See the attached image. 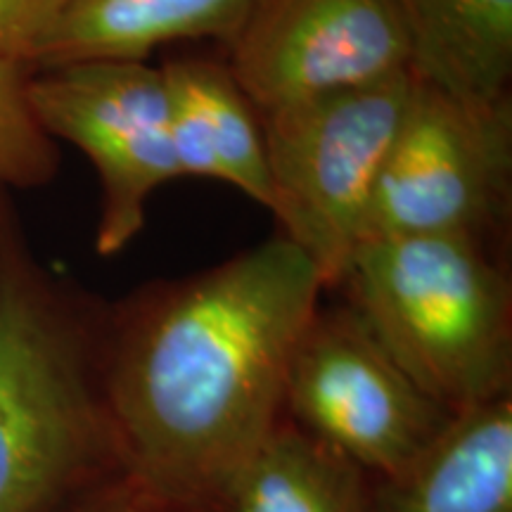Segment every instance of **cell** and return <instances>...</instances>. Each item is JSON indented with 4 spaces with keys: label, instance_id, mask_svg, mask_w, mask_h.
<instances>
[{
    "label": "cell",
    "instance_id": "cell-1",
    "mask_svg": "<svg viewBox=\"0 0 512 512\" xmlns=\"http://www.w3.org/2000/svg\"><path fill=\"white\" fill-rule=\"evenodd\" d=\"M325 290L285 235L107 311L102 384L128 477L219 512L285 418L294 347Z\"/></svg>",
    "mask_w": 512,
    "mask_h": 512
},
{
    "label": "cell",
    "instance_id": "cell-2",
    "mask_svg": "<svg viewBox=\"0 0 512 512\" xmlns=\"http://www.w3.org/2000/svg\"><path fill=\"white\" fill-rule=\"evenodd\" d=\"M105 318L36 264L0 202V512H62L126 475L102 384Z\"/></svg>",
    "mask_w": 512,
    "mask_h": 512
},
{
    "label": "cell",
    "instance_id": "cell-3",
    "mask_svg": "<svg viewBox=\"0 0 512 512\" xmlns=\"http://www.w3.org/2000/svg\"><path fill=\"white\" fill-rule=\"evenodd\" d=\"M342 285L377 342L451 413L512 394V290L482 240H366Z\"/></svg>",
    "mask_w": 512,
    "mask_h": 512
},
{
    "label": "cell",
    "instance_id": "cell-4",
    "mask_svg": "<svg viewBox=\"0 0 512 512\" xmlns=\"http://www.w3.org/2000/svg\"><path fill=\"white\" fill-rule=\"evenodd\" d=\"M415 86L413 72L297 102L264 117L271 214L328 287L366 240L373 197Z\"/></svg>",
    "mask_w": 512,
    "mask_h": 512
},
{
    "label": "cell",
    "instance_id": "cell-5",
    "mask_svg": "<svg viewBox=\"0 0 512 512\" xmlns=\"http://www.w3.org/2000/svg\"><path fill=\"white\" fill-rule=\"evenodd\" d=\"M510 183V98L475 102L415 79L411 105L377 181L366 240H482L508 209Z\"/></svg>",
    "mask_w": 512,
    "mask_h": 512
},
{
    "label": "cell",
    "instance_id": "cell-6",
    "mask_svg": "<svg viewBox=\"0 0 512 512\" xmlns=\"http://www.w3.org/2000/svg\"><path fill=\"white\" fill-rule=\"evenodd\" d=\"M283 413L370 477L413 463L456 415L422 392L349 304L311 316L287 368Z\"/></svg>",
    "mask_w": 512,
    "mask_h": 512
},
{
    "label": "cell",
    "instance_id": "cell-7",
    "mask_svg": "<svg viewBox=\"0 0 512 512\" xmlns=\"http://www.w3.org/2000/svg\"><path fill=\"white\" fill-rule=\"evenodd\" d=\"M29 100L50 138L91 159L100 181L95 249L119 254L143 230L152 192L181 176L162 69L145 62L34 69Z\"/></svg>",
    "mask_w": 512,
    "mask_h": 512
},
{
    "label": "cell",
    "instance_id": "cell-8",
    "mask_svg": "<svg viewBox=\"0 0 512 512\" xmlns=\"http://www.w3.org/2000/svg\"><path fill=\"white\" fill-rule=\"evenodd\" d=\"M228 69L268 114L411 72V43L396 0H254Z\"/></svg>",
    "mask_w": 512,
    "mask_h": 512
},
{
    "label": "cell",
    "instance_id": "cell-9",
    "mask_svg": "<svg viewBox=\"0 0 512 512\" xmlns=\"http://www.w3.org/2000/svg\"><path fill=\"white\" fill-rule=\"evenodd\" d=\"M366 512H512V394L456 413L413 463L370 477Z\"/></svg>",
    "mask_w": 512,
    "mask_h": 512
},
{
    "label": "cell",
    "instance_id": "cell-10",
    "mask_svg": "<svg viewBox=\"0 0 512 512\" xmlns=\"http://www.w3.org/2000/svg\"><path fill=\"white\" fill-rule=\"evenodd\" d=\"M162 76L181 176L216 178L271 207L264 131L230 69L209 60H171Z\"/></svg>",
    "mask_w": 512,
    "mask_h": 512
},
{
    "label": "cell",
    "instance_id": "cell-11",
    "mask_svg": "<svg viewBox=\"0 0 512 512\" xmlns=\"http://www.w3.org/2000/svg\"><path fill=\"white\" fill-rule=\"evenodd\" d=\"M254 0H67L31 67L74 62H145L176 41L233 43Z\"/></svg>",
    "mask_w": 512,
    "mask_h": 512
},
{
    "label": "cell",
    "instance_id": "cell-12",
    "mask_svg": "<svg viewBox=\"0 0 512 512\" xmlns=\"http://www.w3.org/2000/svg\"><path fill=\"white\" fill-rule=\"evenodd\" d=\"M418 81L456 98L508 100L512 0H396Z\"/></svg>",
    "mask_w": 512,
    "mask_h": 512
},
{
    "label": "cell",
    "instance_id": "cell-13",
    "mask_svg": "<svg viewBox=\"0 0 512 512\" xmlns=\"http://www.w3.org/2000/svg\"><path fill=\"white\" fill-rule=\"evenodd\" d=\"M370 475L283 418L223 496L219 512H366Z\"/></svg>",
    "mask_w": 512,
    "mask_h": 512
},
{
    "label": "cell",
    "instance_id": "cell-14",
    "mask_svg": "<svg viewBox=\"0 0 512 512\" xmlns=\"http://www.w3.org/2000/svg\"><path fill=\"white\" fill-rule=\"evenodd\" d=\"M34 67L0 62V202L15 188H38L55 176V140L38 121L29 100Z\"/></svg>",
    "mask_w": 512,
    "mask_h": 512
},
{
    "label": "cell",
    "instance_id": "cell-15",
    "mask_svg": "<svg viewBox=\"0 0 512 512\" xmlns=\"http://www.w3.org/2000/svg\"><path fill=\"white\" fill-rule=\"evenodd\" d=\"M67 0H0V62L31 64Z\"/></svg>",
    "mask_w": 512,
    "mask_h": 512
},
{
    "label": "cell",
    "instance_id": "cell-16",
    "mask_svg": "<svg viewBox=\"0 0 512 512\" xmlns=\"http://www.w3.org/2000/svg\"><path fill=\"white\" fill-rule=\"evenodd\" d=\"M62 512H202L183 508L166 498L152 494L150 489H145L143 484H138L136 479L121 475L112 482L102 484L100 489L91 491L88 496H83L81 501H76L64 508Z\"/></svg>",
    "mask_w": 512,
    "mask_h": 512
}]
</instances>
